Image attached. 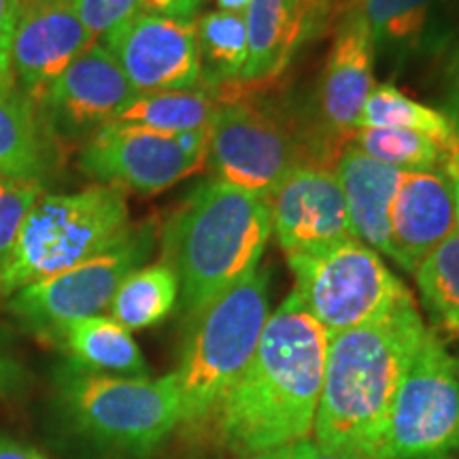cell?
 <instances>
[{
    "label": "cell",
    "mask_w": 459,
    "mask_h": 459,
    "mask_svg": "<svg viewBox=\"0 0 459 459\" xmlns=\"http://www.w3.org/2000/svg\"><path fill=\"white\" fill-rule=\"evenodd\" d=\"M266 203L285 255L321 254L355 238L341 183L325 166L307 164L291 170Z\"/></svg>",
    "instance_id": "cell-14"
},
{
    "label": "cell",
    "mask_w": 459,
    "mask_h": 459,
    "mask_svg": "<svg viewBox=\"0 0 459 459\" xmlns=\"http://www.w3.org/2000/svg\"><path fill=\"white\" fill-rule=\"evenodd\" d=\"M73 4L96 41L141 13V0H73Z\"/></svg>",
    "instance_id": "cell-30"
},
{
    "label": "cell",
    "mask_w": 459,
    "mask_h": 459,
    "mask_svg": "<svg viewBox=\"0 0 459 459\" xmlns=\"http://www.w3.org/2000/svg\"><path fill=\"white\" fill-rule=\"evenodd\" d=\"M22 378V368L20 364L13 359V355L7 351L4 347L3 336H0V394L15 392L17 385H20Z\"/></svg>",
    "instance_id": "cell-35"
},
{
    "label": "cell",
    "mask_w": 459,
    "mask_h": 459,
    "mask_svg": "<svg viewBox=\"0 0 459 459\" xmlns=\"http://www.w3.org/2000/svg\"><path fill=\"white\" fill-rule=\"evenodd\" d=\"M446 115L455 124L459 134V37L453 43L449 65H446Z\"/></svg>",
    "instance_id": "cell-33"
},
{
    "label": "cell",
    "mask_w": 459,
    "mask_h": 459,
    "mask_svg": "<svg viewBox=\"0 0 459 459\" xmlns=\"http://www.w3.org/2000/svg\"><path fill=\"white\" fill-rule=\"evenodd\" d=\"M130 228L124 189L99 183L82 192L45 194L0 257V298L111 249Z\"/></svg>",
    "instance_id": "cell-4"
},
{
    "label": "cell",
    "mask_w": 459,
    "mask_h": 459,
    "mask_svg": "<svg viewBox=\"0 0 459 459\" xmlns=\"http://www.w3.org/2000/svg\"><path fill=\"white\" fill-rule=\"evenodd\" d=\"M325 351L328 332L291 291L268 317L254 358L211 415L226 449L247 457L311 438Z\"/></svg>",
    "instance_id": "cell-1"
},
{
    "label": "cell",
    "mask_w": 459,
    "mask_h": 459,
    "mask_svg": "<svg viewBox=\"0 0 459 459\" xmlns=\"http://www.w3.org/2000/svg\"><path fill=\"white\" fill-rule=\"evenodd\" d=\"M179 300V279L169 264L136 268L111 300V317L126 330H145L164 321Z\"/></svg>",
    "instance_id": "cell-23"
},
{
    "label": "cell",
    "mask_w": 459,
    "mask_h": 459,
    "mask_svg": "<svg viewBox=\"0 0 459 459\" xmlns=\"http://www.w3.org/2000/svg\"><path fill=\"white\" fill-rule=\"evenodd\" d=\"M65 349L71 364L90 372L115 377H147V361L130 330L113 317L94 315L71 321L49 336Z\"/></svg>",
    "instance_id": "cell-21"
},
{
    "label": "cell",
    "mask_w": 459,
    "mask_h": 459,
    "mask_svg": "<svg viewBox=\"0 0 459 459\" xmlns=\"http://www.w3.org/2000/svg\"><path fill=\"white\" fill-rule=\"evenodd\" d=\"M443 0H349L347 7L366 22L375 45L412 51L426 39Z\"/></svg>",
    "instance_id": "cell-26"
},
{
    "label": "cell",
    "mask_w": 459,
    "mask_h": 459,
    "mask_svg": "<svg viewBox=\"0 0 459 459\" xmlns=\"http://www.w3.org/2000/svg\"><path fill=\"white\" fill-rule=\"evenodd\" d=\"M17 0H0V88H13L11 41H13Z\"/></svg>",
    "instance_id": "cell-31"
},
{
    "label": "cell",
    "mask_w": 459,
    "mask_h": 459,
    "mask_svg": "<svg viewBox=\"0 0 459 459\" xmlns=\"http://www.w3.org/2000/svg\"><path fill=\"white\" fill-rule=\"evenodd\" d=\"M353 147L378 162L402 172L443 170L455 153L421 132L392 128H358L353 132Z\"/></svg>",
    "instance_id": "cell-27"
},
{
    "label": "cell",
    "mask_w": 459,
    "mask_h": 459,
    "mask_svg": "<svg viewBox=\"0 0 459 459\" xmlns=\"http://www.w3.org/2000/svg\"><path fill=\"white\" fill-rule=\"evenodd\" d=\"M426 332L411 302L375 324L328 334L315 443L381 459L394 398Z\"/></svg>",
    "instance_id": "cell-2"
},
{
    "label": "cell",
    "mask_w": 459,
    "mask_h": 459,
    "mask_svg": "<svg viewBox=\"0 0 459 459\" xmlns=\"http://www.w3.org/2000/svg\"><path fill=\"white\" fill-rule=\"evenodd\" d=\"M459 453V358L428 330L389 412L381 459H451Z\"/></svg>",
    "instance_id": "cell-8"
},
{
    "label": "cell",
    "mask_w": 459,
    "mask_h": 459,
    "mask_svg": "<svg viewBox=\"0 0 459 459\" xmlns=\"http://www.w3.org/2000/svg\"><path fill=\"white\" fill-rule=\"evenodd\" d=\"M273 234L266 198L209 179L194 187L162 230V262L179 279L189 319L257 268Z\"/></svg>",
    "instance_id": "cell-3"
},
{
    "label": "cell",
    "mask_w": 459,
    "mask_h": 459,
    "mask_svg": "<svg viewBox=\"0 0 459 459\" xmlns=\"http://www.w3.org/2000/svg\"><path fill=\"white\" fill-rule=\"evenodd\" d=\"M156 238V223H136L111 249L22 287L9 296L7 308L22 324L48 338L71 321L100 315L111 307L119 283L147 262Z\"/></svg>",
    "instance_id": "cell-9"
},
{
    "label": "cell",
    "mask_w": 459,
    "mask_h": 459,
    "mask_svg": "<svg viewBox=\"0 0 459 459\" xmlns=\"http://www.w3.org/2000/svg\"><path fill=\"white\" fill-rule=\"evenodd\" d=\"M54 132L43 113L13 88H0V175L45 181L54 164Z\"/></svg>",
    "instance_id": "cell-20"
},
{
    "label": "cell",
    "mask_w": 459,
    "mask_h": 459,
    "mask_svg": "<svg viewBox=\"0 0 459 459\" xmlns=\"http://www.w3.org/2000/svg\"><path fill=\"white\" fill-rule=\"evenodd\" d=\"M307 147L277 115L251 102H220L209 126L206 162L213 179L266 198L291 170L300 169Z\"/></svg>",
    "instance_id": "cell-10"
},
{
    "label": "cell",
    "mask_w": 459,
    "mask_h": 459,
    "mask_svg": "<svg viewBox=\"0 0 459 459\" xmlns=\"http://www.w3.org/2000/svg\"><path fill=\"white\" fill-rule=\"evenodd\" d=\"M294 459H366L353 453L332 449V446L319 445L315 440H304V443L294 445Z\"/></svg>",
    "instance_id": "cell-34"
},
{
    "label": "cell",
    "mask_w": 459,
    "mask_h": 459,
    "mask_svg": "<svg viewBox=\"0 0 459 459\" xmlns=\"http://www.w3.org/2000/svg\"><path fill=\"white\" fill-rule=\"evenodd\" d=\"M220 102L215 91L203 85L192 90L156 91L136 96L111 124L134 126L162 134L200 132L209 130Z\"/></svg>",
    "instance_id": "cell-22"
},
{
    "label": "cell",
    "mask_w": 459,
    "mask_h": 459,
    "mask_svg": "<svg viewBox=\"0 0 459 459\" xmlns=\"http://www.w3.org/2000/svg\"><path fill=\"white\" fill-rule=\"evenodd\" d=\"M60 400L79 432L111 449L147 453L181 423L175 375H100L68 364L57 377Z\"/></svg>",
    "instance_id": "cell-6"
},
{
    "label": "cell",
    "mask_w": 459,
    "mask_h": 459,
    "mask_svg": "<svg viewBox=\"0 0 459 459\" xmlns=\"http://www.w3.org/2000/svg\"><path fill=\"white\" fill-rule=\"evenodd\" d=\"M294 294L328 334L375 324L415 302L375 249L349 238L321 254H290Z\"/></svg>",
    "instance_id": "cell-7"
},
{
    "label": "cell",
    "mask_w": 459,
    "mask_h": 459,
    "mask_svg": "<svg viewBox=\"0 0 459 459\" xmlns=\"http://www.w3.org/2000/svg\"><path fill=\"white\" fill-rule=\"evenodd\" d=\"M238 459H294V446H281V449L255 453V455H247Z\"/></svg>",
    "instance_id": "cell-38"
},
{
    "label": "cell",
    "mask_w": 459,
    "mask_h": 459,
    "mask_svg": "<svg viewBox=\"0 0 459 459\" xmlns=\"http://www.w3.org/2000/svg\"><path fill=\"white\" fill-rule=\"evenodd\" d=\"M204 0H141V13L194 22Z\"/></svg>",
    "instance_id": "cell-32"
},
{
    "label": "cell",
    "mask_w": 459,
    "mask_h": 459,
    "mask_svg": "<svg viewBox=\"0 0 459 459\" xmlns=\"http://www.w3.org/2000/svg\"><path fill=\"white\" fill-rule=\"evenodd\" d=\"M445 172L449 175V179H457V177H459V149H457L455 156L449 160V164H446Z\"/></svg>",
    "instance_id": "cell-40"
},
{
    "label": "cell",
    "mask_w": 459,
    "mask_h": 459,
    "mask_svg": "<svg viewBox=\"0 0 459 459\" xmlns=\"http://www.w3.org/2000/svg\"><path fill=\"white\" fill-rule=\"evenodd\" d=\"M196 37L203 79L206 90L221 88L228 82H240L247 65V26L243 13L211 11L198 17Z\"/></svg>",
    "instance_id": "cell-25"
},
{
    "label": "cell",
    "mask_w": 459,
    "mask_h": 459,
    "mask_svg": "<svg viewBox=\"0 0 459 459\" xmlns=\"http://www.w3.org/2000/svg\"><path fill=\"white\" fill-rule=\"evenodd\" d=\"M268 317V274L257 268L189 317L179 368L172 372L181 423L198 426L211 419L254 358Z\"/></svg>",
    "instance_id": "cell-5"
},
{
    "label": "cell",
    "mask_w": 459,
    "mask_h": 459,
    "mask_svg": "<svg viewBox=\"0 0 459 459\" xmlns=\"http://www.w3.org/2000/svg\"><path fill=\"white\" fill-rule=\"evenodd\" d=\"M0 459H48L30 445L20 443L11 436L0 434Z\"/></svg>",
    "instance_id": "cell-36"
},
{
    "label": "cell",
    "mask_w": 459,
    "mask_h": 459,
    "mask_svg": "<svg viewBox=\"0 0 459 459\" xmlns=\"http://www.w3.org/2000/svg\"><path fill=\"white\" fill-rule=\"evenodd\" d=\"M136 96L192 90L203 79L196 22L136 13L102 37Z\"/></svg>",
    "instance_id": "cell-12"
},
{
    "label": "cell",
    "mask_w": 459,
    "mask_h": 459,
    "mask_svg": "<svg viewBox=\"0 0 459 459\" xmlns=\"http://www.w3.org/2000/svg\"><path fill=\"white\" fill-rule=\"evenodd\" d=\"M94 43L73 0H17L11 41V73L17 90L41 108L56 79Z\"/></svg>",
    "instance_id": "cell-13"
},
{
    "label": "cell",
    "mask_w": 459,
    "mask_h": 459,
    "mask_svg": "<svg viewBox=\"0 0 459 459\" xmlns=\"http://www.w3.org/2000/svg\"><path fill=\"white\" fill-rule=\"evenodd\" d=\"M334 175L344 194L353 237L389 255V209L404 172L351 145L338 153Z\"/></svg>",
    "instance_id": "cell-18"
},
{
    "label": "cell",
    "mask_w": 459,
    "mask_h": 459,
    "mask_svg": "<svg viewBox=\"0 0 459 459\" xmlns=\"http://www.w3.org/2000/svg\"><path fill=\"white\" fill-rule=\"evenodd\" d=\"M453 187H455V198H457V230H459V177L457 179H451Z\"/></svg>",
    "instance_id": "cell-41"
},
{
    "label": "cell",
    "mask_w": 459,
    "mask_h": 459,
    "mask_svg": "<svg viewBox=\"0 0 459 459\" xmlns=\"http://www.w3.org/2000/svg\"><path fill=\"white\" fill-rule=\"evenodd\" d=\"M43 196V181L0 175V257L9 254L17 234H20L22 223L26 221L32 206Z\"/></svg>",
    "instance_id": "cell-29"
},
{
    "label": "cell",
    "mask_w": 459,
    "mask_h": 459,
    "mask_svg": "<svg viewBox=\"0 0 459 459\" xmlns=\"http://www.w3.org/2000/svg\"><path fill=\"white\" fill-rule=\"evenodd\" d=\"M249 0H217L220 11H230V13H245Z\"/></svg>",
    "instance_id": "cell-39"
},
{
    "label": "cell",
    "mask_w": 459,
    "mask_h": 459,
    "mask_svg": "<svg viewBox=\"0 0 459 459\" xmlns=\"http://www.w3.org/2000/svg\"><path fill=\"white\" fill-rule=\"evenodd\" d=\"M375 57L377 45L366 22L344 9L317 90V113L328 139H349L358 130L375 88Z\"/></svg>",
    "instance_id": "cell-16"
},
{
    "label": "cell",
    "mask_w": 459,
    "mask_h": 459,
    "mask_svg": "<svg viewBox=\"0 0 459 459\" xmlns=\"http://www.w3.org/2000/svg\"><path fill=\"white\" fill-rule=\"evenodd\" d=\"M134 99L115 57L96 41L56 79L39 111L54 136L82 139L115 122Z\"/></svg>",
    "instance_id": "cell-15"
},
{
    "label": "cell",
    "mask_w": 459,
    "mask_h": 459,
    "mask_svg": "<svg viewBox=\"0 0 459 459\" xmlns=\"http://www.w3.org/2000/svg\"><path fill=\"white\" fill-rule=\"evenodd\" d=\"M358 128L421 132L453 153H457L459 149L457 128L449 115L409 99L392 83H375L359 115Z\"/></svg>",
    "instance_id": "cell-24"
},
{
    "label": "cell",
    "mask_w": 459,
    "mask_h": 459,
    "mask_svg": "<svg viewBox=\"0 0 459 459\" xmlns=\"http://www.w3.org/2000/svg\"><path fill=\"white\" fill-rule=\"evenodd\" d=\"M304 4H307L308 34H311L315 28H321V24L328 20L332 0H304Z\"/></svg>",
    "instance_id": "cell-37"
},
{
    "label": "cell",
    "mask_w": 459,
    "mask_h": 459,
    "mask_svg": "<svg viewBox=\"0 0 459 459\" xmlns=\"http://www.w3.org/2000/svg\"><path fill=\"white\" fill-rule=\"evenodd\" d=\"M457 230V198L449 175L404 172L389 209V257L415 273L423 257Z\"/></svg>",
    "instance_id": "cell-17"
},
{
    "label": "cell",
    "mask_w": 459,
    "mask_h": 459,
    "mask_svg": "<svg viewBox=\"0 0 459 459\" xmlns=\"http://www.w3.org/2000/svg\"><path fill=\"white\" fill-rule=\"evenodd\" d=\"M412 274L434 324L459 336V230L423 257Z\"/></svg>",
    "instance_id": "cell-28"
},
{
    "label": "cell",
    "mask_w": 459,
    "mask_h": 459,
    "mask_svg": "<svg viewBox=\"0 0 459 459\" xmlns=\"http://www.w3.org/2000/svg\"><path fill=\"white\" fill-rule=\"evenodd\" d=\"M247 65L240 82L279 77L308 37L304 0H249L245 9Z\"/></svg>",
    "instance_id": "cell-19"
},
{
    "label": "cell",
    "mask_w": 459,
    "mask_h": 459,
    "mask_svg": "<svg viewBox=\"0 0 459 459\" xmlns=\"http://www.w3.org/2000/svg\"><path fill=\"white\" fill-rule=\"evenodd\" d=\"M209 130L162 134L124 124H107L90 136L79 166L100 186L136 194H160L194 175L206 162Z\"/></svg>",
    "instance_id": "cell-11"
}]
</instances>
